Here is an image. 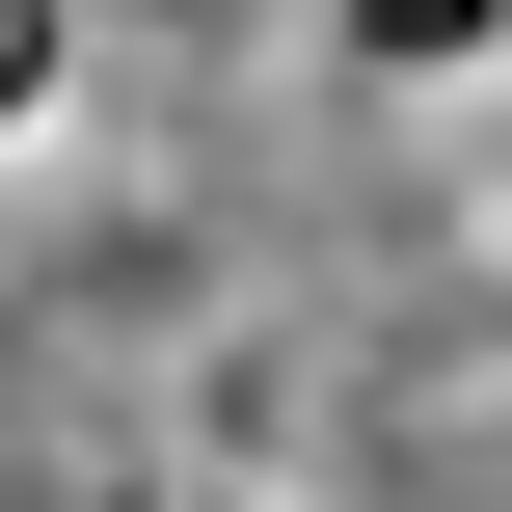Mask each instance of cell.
Returning a JSON list of instances; mask_svg holds the SVG:
<instances>
[{
    "instance_id": "cell-1",
    "label": "cell",
    "mask_w": 512,
    "mask_h": 512,
    "mask_svg": "<svg viewBox=\"0 0 512 512\" xmlns=\"http://www.w3.org/2000/svg\"><path fill=\"white\" fill-rule=\"evenodd\" d=\"M0 512H512V0H81L0 108Z\"/></svg>"
}]
</instances>
